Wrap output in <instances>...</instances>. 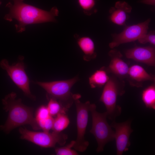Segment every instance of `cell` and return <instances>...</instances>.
Returning <instances> with one entry per match:
<instances>
[{"instance_id": "6da1fadb", "label": "cell", "mask_w": 155, "mask_h": 155, "mask_svg": "<svg viewBox=\"0 0 155 155\" xmlns=\"http://www.w3.org/2000/svg\"><path fill=\"white\" fill-rule=\"evenodd\" d=\"M10 0L6 5L9 12L5 18L9 21L13 19L17 21L18 24L15 26L18 32L24 31L28 25L56 22L55 17L58 15L59 11L55 7L48 11L26 4L24 0Z\"/></svg>"}, {"instance_id": "7a4b0ae2", "label": "cell", "mask_w": 155, "mask_h": 155, "mask_svg": "<svg viewBox=\"0 0 155 155\" xmlns=\"http://www.w3.org/2000/svg\"><path fill=\"white\" fill-rule=\"evenodd\" d=\"M16 94L12 92L7 95L2 100L3 109L8 112L7 119L0 129L8 133L13 129L24 125H30L35 130L40 129L31 108L24 105L21 100L16 99Z\"/></svg>"}, {"instance_id": "3957f363", "label": "cell", "mask_w": 155, "mask_h": 155, "mask_svg": "<svg viewBox=\"0 0 155 155\" xmlns=\"http://www.w3.org/2000/svg\"><path fill=\"white\" fill-rule=\"evenodd\" d=\"M89 111L91 114L92 125L90 132L95 137L98 144L96 152H102L106 144L115 138V131L108 123L106 112L100 113L96 111L95 104H90Z\"/></svg>"}, {"instance_id": "277c9868", "label": "cell", "mask_w": 155, "mask_h": 155, "mask_svg": "<svg viewBox=\"0 0 155 155\" xmlns=\"http://www.w3.org/2000/svg\"><path fill=\"white\" fill-rule=\"evenodd\" d=\"M79 80L77 76L71 79L50 82L37 81L34 83L44 89L50 98H55L68 109L74 102V94L71 90Z\"/></svg>"}, {"instance_id": "5b68a950", "label": "cell", "mask_w": 155, "mask_h": 155, "mask_svg": "<svg viewBox=\"0 0 155 155\" xmlns=\"http://www.w3.org/2000/svg\"><path fill=\"white\" fill-rule=\"evenodd\" d=\"M81 96L74 94L75 102L77 112V137L73 148L75 150L82 152L85 151L89 145L86 140L85 135L88 124V112L90 104L89 101L81 102L79 99Z\"/></svg>"}, {"instance_id": "8992f818", "label": "cell", "mask_w": 155, "mask_h": 155, "mask_svg": "<svg viewBox=\"0 0 155 155\" xmlns=\"http://www.w3.org/2000/svg\"><path fill=\"white\" fill-rule=\"evenodd\" d=\"M19 131L22 139L28 140L44 148L53 147L57 144L63 146L68 138L66 134L61 132L34 131L22 127L20 128Z\"/></svg>"}, {"instance_id": "52a82bcc", "label": "cell", "mask_w": 155, "mask_h": 155, "mask_svg": "<svg viewBox=\"0 0 155 155\" xmlns=\"http://www.w3.org/2000/svg\"><path fill=\"white\" fill-rule=\"evenodd\" d=\"M124 93V91L119 88L116 81L113 78H110L104 85L100 100L104 104L109 119L115 121L116 118L120 115L121 108L117 104V98L118 95H121Z\"/></svg>"}, {"instance_id": "ba28073f", "label": "cell", "mask_w": 155, "mask_h": 155, "mask_svg": "<svg viewBox=\"0 0 155 155\" xmlns=\"http://www.w3.org/2000/svg\"><path fill=\"white\" fill-rule=\"evenodd\" d=\"M0 66L6 71L13 82L26 96L35 100V96L31 92L29 79L25 70L24 64L22 60L10 65L7 60L3 59L0 62Z\"/></svg>"}, {"instance_id": "9c48e42d", "label": "cell", "mask_w": 155, "mask_h": 155, "mask_svg": "<svg viewBox=\"0 0 155 155\" xmlns=\"http://www.w3.org/2000/svg\"><path fill=\"white\" fill-rule=\"evenodd\" d=\"M150 18L141 23L128 26L120 33L113 34V40L109 43V46L113 48L121 44L134 41L148 32Z\"/></svg>"}, {"instance_id": "30bf717a", "label": "cell", "mask_w": 155, "mask_h": 155, "mask_svg": "<svg viewBox=\"0 0 155 155\" xmlns=\"http://www.w3.org/2000/svg\"><path fill=\"white\" fill-rule=\"evenodd\" d=\"M131 121L129 120L120 123L113 121L111 125L115 129V138L116 141L117 154L122 155L128 150L131 145L129 137L133 131L131 128Z\"/></svg>"}, {"instance_id": "8fae6325", "label": "cell", "mask_w": 155, "mask_h": 155, "mask_svg": "<svg viewBox=\"0 0 155 155\" xmlns=\"http://www.w3.org/2000/svg\"><path fill=\"white\" fill-rule=\"evenodd\" d=\"M126 57L148 65H155V49L154 46H136L128 49L125 53Z\"/></svg>"}, {"instance_id": "7c38bea8", "label": "cell", "mask_w": 155, "mask_h": 155, "mask_svg": "<svg viewBox=\"0 0 155 155\" xmlns=\"http://www.w3.org/2000/svg\"><path fill=\"white\" fill-rule=\"evenodd\" d=\"M111 61L106 71L114 74L122 78L127 77L129 67L127 64L122 59V55L121 52L116 49L111 50L108 53Z\"/></svg>"}, {"instance_id": "4fadbf2b", "label": "cell", "mask_w": 155, "mask_h": 155, "mask_svg": "<svg viewBox=\"0 0 155 155\" xmlns=\"http://www.w3.org/2000/svg\"><path fill=\"white\" fill-rule=\"evenodd\" d=\"M131 10V6L126 2L118 1L115 7H111L109 10L110 19L114 24L124 25Z\"/></svg>"}, {"instance_id": "5bb4252c", "label": "cell", "mask_w": 155, "mask_h": 155, "mask_svg": "<svg viewBox=\"0 0 155 155\" xmlns=\"http://www.w3.org/2000/svg\"><path fill=\"white\" fill-rule=\"evenodd\" d=\"M127 77L130 85L137 87H142L145 81L154 82L155 80L153 75L148 73L141 66L137 65L129 67Z\"/></svg>"}, {"instance_id": "9a60e30c", "label": "cell", "mask_w": 155, "mask_h": 155, "mask_svg": "<svg viewBox=\"0 0 155 155\" xmlns=\"http://www.w3.org/2000/svg\"><path fill=\"white\" fill-rule=\"evenodd\" d=\"M74 37L84 53L83 59L84 61H89L96 57L94 44L90 38L87 36H81L76 34L74 35Z\"/></svg>"}, {"instance_id": "2e32d148", "label": "cell", "mask_w": 155, "mask_h": 155, "mask_svg": "<svg viewBox=\"0 0 155 155\" xmlns=\"http://www.w3.org/2000/svg\"><path fill=\"white\" fill-rule=\"evenodd\" d=\"M110 78L104 67L96 70L89 78V84L92 88H100L104 86Z\"/></svg>"}, {"instance_id": "e0dca14e", "label": "cell", "mask_w": 155, "mask_h": 155, "mask_svg": "<svg viewBox=\"0 0 155 155\" xmlns=\"http://www.w3.org/2000/svg\"><path fill=\"white\" fill-rule=\"evenodd\" d=\"M142 100L146 107L155 109V86L151 85L145 88L142 95Z\"/></svg>"}, {"instance_id": "ac0fdd59", "label": "cell", "mask_w": 155, "mask_h": 155, "mask_svg": "<svg viewBox=\"0 0 155 155\" xmlns=\"http://www.w3.org/2000/svg\"><path fill=\"white\" fill-rule=\"evenodd\" d=\"M54 119L52 129L53 131L61 132L69 125L70 121L65 113H60Z\"/></svg>"}, {"instance_id": "d6986e66", "label": "cell", "mask_w": 155, "mask_h": 155, "mask_svg": "<svg viewBox=\"0 0 155 155\" xmlns=\"http://www.w3.org/2000/svg\"><path fill=\"white\" fill-rule=\"evenodd\" d=\"M47 107L50 115L52 117L60 113H65L67 110L57 100L52 98H50Z\"/></svg>"}, {"instance_id": "ffe728a7", "label": "cell", "mask_w": 155, "mask_h": 155, "mask_svg": "<svg viewBox=\"0 0 155 155\" xmlns=\"http://www.w3.org/2000/svg\"><path fill=\"white\" fill-rule=\"evenodd\" d=\"M78 2L86 15L90 16L96 12L97 10L95 8V0H78Z\"/></svg>"}, {"instance_id": "44dd1931", "label": "cell", "mask_w": 155, "mask_h": 155, "mask_svg": "<svg viewBox=\"0 0 155 155\" xmlns=\"http://www.w3.org/2000/svg\"><path fill=\"white\" fill-rule=\"evenodd\" d=\"M75 143V140H72L68 145L64 147L57 148L55 152L57 155H77L78 153L72 149Z\"/></svg>"}, {"instance_id": "7402d4cb", "label": "cell", "mask_w": 155, "mask_h": 155, "mask_svg": "<svg viewBox=\"0 0 155 155\" xmlns=\"http://www.w3.org/2000/svg\"><path fill=\"white\" fill-rule=\"evenodd\" d=\"M138 40L141 44H145L148 42L153 46L155 45V32L154 31L147 32L140 37Z\"/></svg>"}, {"instance_id": "603a6c76", "label": "cell", "mask_w": 155, "mask_h": 155, "mask_svg": "<svg viewBox=\"0 0 155 155\" xmlns=\"http://www.w3.org/2000/svg\"><path fill=\"white\" fill-rule=\"evenodd\" d=\"M53 120L54 118L50 116L46 119L36 122L40 129L44 131H49L52 129Z\"/></svg>"}, {"instance_id": "cb8c5ba5", "label": "cell", "mask_w": 155, "mask_h": 155, "mask_svg": "<svg viewBox=\"0 0 155 155\" xmlns=\"http://www.w3.org/2000/svg\"><path fill=\"white\" fill-rule=\"evenodd\" d=\"M50 116L47 106L42 105L37 110L35 118L37 121L45 119Z\"/></svg>"}, {"instance_id": "d4e9b609", "label": "cell", "mask_w": 155, "mask_h": 155, "mask_svg": "<svg viewBox=\"0 0 155 155\" xmlns=\"http://www.w3.org/2000/svg\"><path fill=\"white\" fill-rule=\"evenodd\" d=\"M141 2L144 4L152 5H155V0H142Z\"/></svg>"}, {"instance_id": "484cf974", "label": "cell", "mask_w": 155, "mask_h": 155, "mask_svg": "<svg viewBox=\"0 0 155 155\" xmlns=\"http://www.w3.org/2000/svg\"><path fill=\"white\" fill-rule=\"evenodd\" d=\"M1 1H0V5L1 4Z\"/></svg>"}]
</instances>
